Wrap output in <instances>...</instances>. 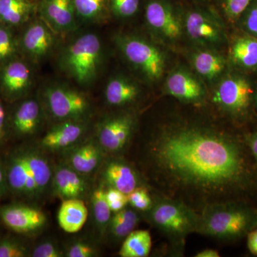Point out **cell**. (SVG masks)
<instances>
[{"instance_id":"20","label":"cell","mask_w":257,"mask_h":257,"mask_svg":"<svg viewBox=\"0 0 257 257\" xmlns=\"http://www.w3.org/2000/svg\"><path fill=\"white\" fill-rule=\"evenodd\" d=\"M167 92L171 96L187 102H195L204 94L202 84L192 74L178 69L169 76L165 84Z\"/></svg>"},{"instance_id":"19","label":"cell","mask_w":257,"mask_h":257,"mask_svg":"<svg viewBox=\"0 0 257 257\" xmlns=\"http://www.w3.org/2000/svg\"><path fill=\"white\" fill-rule=\"evenodd\" d=\"M43 106L40 101L29 99L24 101L15 111L13 126L17 135L29 137L35 135L43 123Z\"/></svg>"},{"instance_id":"10","label":"cell","mask_w":257,"mask_h":257,"mask_svg":"<svg viewBox=\"0 0 257 257\" xmlns=\"http://www.w3.org/2000/svg\"><path fill=\"white\" fill-rule=\"evenodd\" d=\"M135 124V118L130 113L109 115L99 121L96 140L105 153H119L130 141Z\"/></svg>"},{"instance_id":"41","label":"cell","mask_w":257,"mask_h":257,"mask_svg":"<svg viewBox=\"0 0 257 257\" xmlns=\"http://www.w3.org/2000/svg\"><path fill=\"white\" fill-rule=\"evenodd\" d=\"M185 5H202V6L214 7L216 0H179Z\"/></svg>"},{"instance_id":"15","label":"cell","mask_w":257,"mask_h":257,"mask_svg":"<svg viewBox=\"0 0 257 257\" xmlns=\"http://www.w3.org/2000/svg\"><path fill=\"white\" fill-rule=\"evenodd\" d=\"M251 93L252 89L246 79L232 76L219 83L213 100L226 110L240 112L247 108Z\"/></svg>"},{"instance_id":"16","label":"cell","mask_w":257,"mask_h":257,"mask_svg":"<svg viewBox=\"0 0 257 257\" xmlns=\"http://www.w3.org/2000/svg\"><path fill=\"white\" fill-rule=\"evenodd\" d=\"M38 13L55 33H67L77 27L73 0H41Z\"/></svg>"},{"instance_id":"3","label":"cell","mask_w":257,"mask_h":257,"mask_svg":"<svg viewBox=\"0 0 257 257\" xmlns=\"http://www.w3.org/2000/svg\"><path fill=\"white\" fill-rule=\"evenodd\" d=\"M102 57L100 39L89 32L80 35L66 47L61 56L60 65L79 84L88 85L97 77Z\"/></svg>"},{"instance_id":"23","label":"cell","mask_w":257,"mask_h":257,"mask_svg":"<svg viewBox=\"0 0 257 257\" xmlns=\"http://www.w3.org/2000/svg\"><path fill=\"white\" fill-rule=\"evenodd\" d=\"M140 95L138 86L126 77H113L106 85L104 97L108 104L123 106L132 104Z\"/></svg>"},{"instance_id":"45","label":"cell","mask_w":257,"mask_h":257,"mask_svg":"<svg viewBox=\"0 0 257 257\" xmlns=\"http://www.w3.org/2000/svg\"><path fill=\"white\" fill-rule=\"evenodd\" d=\"M250 147H251L253 155L257 160V134L253 135L250 140Z\"/></svg>"},{"instance_id":"25","label":"cell","mask_w":257,"mask_h":257,"mask_svg":"<svg viewBox=\"0 0 257 257\" xmlns=\"http://www.w3.org/2000/svg\"><path fill=\"white\" fill-rule=\"evenodd\" d=\"M89 197L92 204L94 226L101 238L104 237L106 234V230L112 213L106 200L104 184H99L97 187L93 189Z\"/></svg>"},{"instance_id":"24","label":"cell","mask_w":257,"mask_h":257,"mask_svg":"<svg viewBox=\"0 0 257 257\" xmlns=\"http://www.w3.org/2000/svg\"><path fill=\"white\" fill-rule=\"evenodd\" d=\"M39 1L0 0V21L13 26L28 22L38 13Z\"/></svg>"},{"instance_id":"36","label":"cell","mask_w":257,"mask_h":257,"mask_svg":"<svg viewBox=\"0 0 257 257\" xmlns=\"http://www.w3.org/2000/svg\"><path fill=\"white\" fill-rule=\"evenodd\" d=\"M30 256L32 257H62L64 256V250L57 243L52 240H45L33 248Z\"/></svg>"},{"instance_id":"5","label":"cell","mask_w":257,"mask_h":257,"mask_svg":"<svg viewBox=\"0 0 257 257\" xmlns=\"http://www.w3.org/2000/svg\"><path fill=\"white\" fill-rule=\"evenodd\" d=\"M116 43L128 63L147 80L162 78L165 69V57L153 44L133 35H118Z\"/></svg>"},{"instance_id":"46","label":"cell","mask_w":257,"mask_h":257,"mask_svg":"<svg viewBox=\"0 0 257 257\" xmlns=\"http://www.w3.org/2000/svg\"><path fill=\"white\" fill-rule=\"evenodd\" d=\"M256 101H257V95H256Z\"/></svg>"},{"instance_id":"32","label":"cell","mask_w":257,"mask_h":257,"mask_svg":"<svg viewBox=\"0 0 257 257\" xmlns=\"http://www.w3.org/2000/svg\"><path fill=\"white\" fill-rule=\"evenodd\" d=\"M143 5L144 0H109L111 15L119 18H133Z\"/></svg>"},{"instance_id":"31","label":"cell","mask_w":257,"mask_h":257,"mask_svg":"<svg viewBox=\"0 0 257 257\" xmlns=\"http://www.w3.org/2000/svg\"><path fill=\"white\" fill-rule=\"evenodd\" d=\"M255 0H216L214 8L219 9L229 21L241 18L248 7Z\"/></svg>"},{"instance_id":"47","label":"cell","mask_w":257,"mask_h":257,"mask_svg":"<svg viewBox=\"0 0 257 257\" xmlns=\"http://www.w3.org/2000/svg\"><path fill=\"white\" fill-rule=\"evenodd\" d=\"M38 1H41V0H38Z\"/></svg>"},{"instance_id":"13","label":"cell","mask_w":257,"mask_h":257,"mask_svg":"<svg viewBox=\"0 0 257 257\" xmlns=\"http://www.w3.org/2000/svg\"><path fill=\"white\" fill-rule=\"evenodd\" d=\"M0 217L10 229L22 234L40 231L47 223L46 214L42 209L24 204H13L1 208Z\"/></svg>"},{"instance_id":"6","label":"cell","mask_w":257,"mask_h":257,"mask_svg":"<svg viewBox=\"0 0 257 257\" xmlns=\"http://www.w3.org/2000/svg\"><path fill=\"white\" fill-rule=\"evenodd\" d=\"M184 7L179 0H144L145 21L162 40L177 41L184 30Z\"/></svg>"},{"instance_id":"28","label":"cell","mask_w":257,"mask_h":257,"mask_svg":"<svg viewBox=\"0 0 257 257\" xmlns=\"http://www.w3.org/2000/svg\"><path fill=\"white\" fill-rule=\"evenodd\" d=\"M140 218L133 207H126L111 216L108 225L106 234L116 240L125 239L130 233L135 231Z\"/></svg>"},{"instance_id":"11","label":"cell","mask_w":257,"mask_h":257,"mask_svg":"<svg viewBox=\"0 0 257 257\" xmlns=\"http://www.w3.org/2000/svg\"><path fill=\"white\" fill-rule=\"evenodd\" d=\"M87 130V121L57 122L42 137L39 147L43 151L64 152L84 140Z\"/></svg>"},{"instance_id":"2","label":"cell","mask_w":257,"mask_h":257,"mask_svg":"<svg viewBox=\"0 0 257 257\" xmlns=\"http://www.w3.org/2000/svg\"><path fill=\"white\" fill-rule=\"evenodd\" d=\"M40 147H26L10 157L7 183L17 195L41 201L52 192L54 167Z\"/></svg>"},{"instance_id":"37","label":"cell","mask_w":257,"mask_h":257,"mask_svg":"<svg viewBox=\"0 0 257 257\" xmlns=\"http://www.w3.org/2000/svg\"><path fill=\"white\" fill-rule=\"evenodd\" d=\"M28 249L13 240L0 241V257H25L30 256Z\"/></svg>"},{"instance_id":"1","label":"cell","mask_w":257,"mask_h":257,"mask_svg":"<svg viewBox=\"0 0 257 257\" xmlns=\"http://www.w3.org/2000/svg\"><path fill=\"white\" fill-rule=\"evenodd\" d=\"M161 172L179 186L219 192L239 182L244 163L239 147L218 133L197 126L166 130L152 150Z\"/></svg>"},{"instance_id":"39","label":"cell","mask_w":257,"mask_h":257,"mask_svg":"<svg viewBox=\"0 0 257 257\" xmlns=\"http://www.w3.org/2000/svg\"><path fill=\"white\" fill-rule=\"evenodd\" d=\"M246 31L257 36V0L253 1L241 18Z\"/></svg>"},{"instance_id":"8","label":"cell","mask_w":257,"mask_h":257,"mask_svg":"<svg viewBox=\"0 0 257 257\" xmlns=\"http://www.w3.org/2000/svg\"><path fill=\"white\" fill-rule=\"evenodd\" d=\"M214 7L185 5L184 29L196 43L214 46L222 43L224 32Z\"/></svg>"},{"instance_id":"34","label":"cell","mask_w":257,"mask_h":257,"mask_svg":"<svg viewBox=\"0 0 257 257\" xmlns=\"http://www.w3.org/2000/svg\"><path fill=\"white\" fill-rule=\"evenodd\" d=\"M128 204L133 209L140 211H149L153 203L149 192L143 187H139L127 195Z\"/></svg>"},{"instance_id":"33","label":"cell","mask_w":257,"mask_h":257,"mask_svg":"<svg viewBox=\"0 0 257 257\" xmlns=\"http://www.w3.org/2000/svg\"><path fill=\"white\" fill-rule=\"evenodd\" d=\"M64 252L67 257H95L99 254V248L92 241L77 239L69 243Z\"/></svg>"},{"instance_id":"12","label":"cell","mask_w":257,"mask_h":257,"mask_svg":"<svg viewBox=\"0 0 257 257\" xmlns=\"http://www.w3.org/2000/svg\"><path fill=\"white\" fill-rule=\"evenodd\" d=\"M63 153L64 164L88 177L100 169L105 152L96 138H92L82 140Z\"/></svg>"},{"instance_id":"35","label":"cell","mask_w":257,"mask_h":257,"mask_svg":"<svg viewBox=\"0 0 257 257\" xmlns=\"http://www.w3.org/2000/svg\"><path fill=\"white\" fill-rule=\"evenodd\" d=\"M17 51L16 42L9 30L0 27V62L13 57Z\"/></svg>"},{"instance_id":"21","label":"cell","mask_w":257,"mask_h":257,"mask_svg":"<svg viewBox=\"0 0 257 257\" xmlns=\"http://www.w3.org/2000/svg\"><path fill=\"white\" fill-rule=\"evenodd\" d=\"M31 69L25 62L13 61L7 64L1 74V84L10 95L23 94L31 85Z\"/></svg>"},{"instance_id":"22","label":"cell","mask_w":257,"mask_h":257,"mask_svg":"<svg viewBox=\"0 0 257 257\" xmlns=\"http://www.w3.org/2000/svg\"><path fill=\"white\" fill-rule=\"evenodd\" d=\"M89 211L82 199H72L62 201L58 211V223L65 232L77 233L87 221Z\"/></svg>"},{"instance_id":"38","label":"cell","mask_w":257,"mask_h":257,"mask_svg":"<svg viewBox=\"0 0 257 257\" xmlns=\"http://www.w3.org/2000/svg\"><path fill=\"white\" fill-rule=\"evenodd\" d=\"M106 198L113 213L121 210L128 204L127 194L111 187L106 189Z\"/></svg>"},{"instance_id":"4","label":"cell","mask_w":257,"mask_h":257,"mask_svg":"<svg viewBox=\"0 0 257 257\" xmlns=\"http://www.w3.org/2000/svg\"><path fill=\"white\" fill-rule=\"evenodd\" d=\"M47 112L56 122L64 121H88L92 106L83 92L64 85L47 87L42 94Z\"/></svg>"},{"instance_id":"44","label":"cell","mask_w":257,"mask_h":257,"mask_svg":"<svg viewBox=\"0 0 257 257\" xmlns=\"http://www.w3.org/2000/svg\"><path fill=\"white\" fill-rule=\"evenodd\" d=\"M197 257H219V254L217 251L214 249H205L200 251L196 255Z\"/></svg>"},{"instance_id":"27","label":"cell","mask_w":257,"mask_h":257,"mask_svg":"<svg viewBox=\"0 0 257 257\" xmlns=\"http://www.w3.org/2000/svg\"><path fill=\"white\" fill-rule=\"evenodd\" d=\"M78 20L86 23H102L110 13L109 0H73Z\"/></svg>"},{"instance_id":"30","label":"cell","mask_w":257,"mask_h":257,"mask_svg":"<svg viewBox=\"0 0 257 257\" xmlns=\"http://www.w3.org/2000/svg\"><path fill=\"white\" fill-rule=\"evenodd\" d=\"M231 57L236 64L245 68L257 66V40L241 38L236 40L231 48Z\"/></svg>"},{"instance_id":"14","label":"cell","mask_w":257,"mask_h":257,"mask_svg":"<svg viewBox=\"0 0 257 257\" xmlns=\"http://www.w3.org/2000/svg\"><path fill=\"white\" fill-rule=\"evenodd\" d=\"M87 178L62 163L54 167L52 192L62 201L72 199L84 200L90 196L92 191Z\"/></svg>"},{"instance_id":"17","label":"cell","mask_w":257,"mask_h":257,"mask_svg":"<svg viewBox=\"0 0 257 257\" xmlns=\"http://www.w3.org/2000/svg\"><path fill=\"white\" fill-rule=\"evenodd\" d=\"M55 44V32L41 18L33 22L27 28L22 40L25 53L38 62L50 55Z\"/></svg>"},{"instance_id":"26","label":"cell","mask_w":257,"mask_h":257,"mask_svg":"<svg viewBox=\"0 0 257 257\" xmlns=\"http://www.w3.org/2000/svg\"><path fill=\"white\" fill-rule=\"evenodd\" d=\"M192 64L199 75L212 80L222 73L226 61L222 56L211 51H199L193 55Z\"/></svg>"},{"instance_id":"18","label":"cell","mask_w":257,"mask_h":257,"mask_svg":"<svg viewBox=\"0 0 257 257\" xmlns=\"http://www.w3.org/2000/svg\"><path fill=\"white\" fill-rule=\"evenodd\" d=\"M100 169L102 183L108 187L117 189L128 195L140 187V179L136 171L124 161H104Z\"/></svg>"},{"instance_id":"40","label":"cell","mask_w":257,"mask_h":257,"mask_svg":"<svg viewBox=\"0 0 257 257\" xmlns=\"http://www.w3.org/2000/svg\"><path fill=\"white\" fill-rule=\"evenodd\" d=\"M248 247L251 253L257 255V229L248 234Z\"/></svg>"},{"instance_id":"7","label":"cell","mask_w":257,"mask_h":257,"mask_svg":"<svg viewBox=\"0 0 257 257\" xmlns=\"http://www.w3.org/2000/svg\"><path fill=\"white\" fill-rule=\"evenodd\" d=\"M251 218L247 211L227 205H213L208 208L198 229L204 234L220 239L236 237L249 227Z\"/></svg>"},{"instance_id":"29","label":"cell","mask_w":257,"mask_h":257,"mask_svg":"<svg viewBox=\"0 0 257 257\" xmlns=\"http://www.w3.org/2000/svg\"><path fill=\"white\" fill-rule=\"evenodd\" d=\"M152 248V238L147 230L133 231L126 236L119 251L121 257H145Z\"/></svg>"},{"instance_id":"43","label":"cell","mask_w":257,"mask_h":257,"mask_svg":"<svg viewBox=\"0 0 257 257\" xmlns=\"http://www.w3.org/2000/svg\"><path fill=\"white\" fill-rule=\"evenodd\" d=\"M7 182L6 172H5L3 166L0 164V197L4 192L5 183Z\"/></svg>"},{"instance_id":"9","label":"cell","mask_w":257,"mask_h":257,"mask_svg":"<svg viewBox=\"0 0 257 257\" xmlns=\"http://www.w3.org/2000/svg\"><path fill=\"white\" fill-rule=\"evenodd\" d=\"M149 211L152 222L172 236H184L190 231L198 230L197 216L184 204L176 201H159Z\"/></svg>"},{"instance_id":"42","label":"cell","mask_w":257,"mask_h":257,"mask_svg":"<svg viewBox=\"0 0 257 257\" xmlns=\"http://www.w3.org/2000/svg\"><path fill=\"white\" fill-rule=\"evenodd\" d=\"M5 119H6V111H5L4 106L0 101V143L5 135Z\"/></svg>"}]
</instances>
